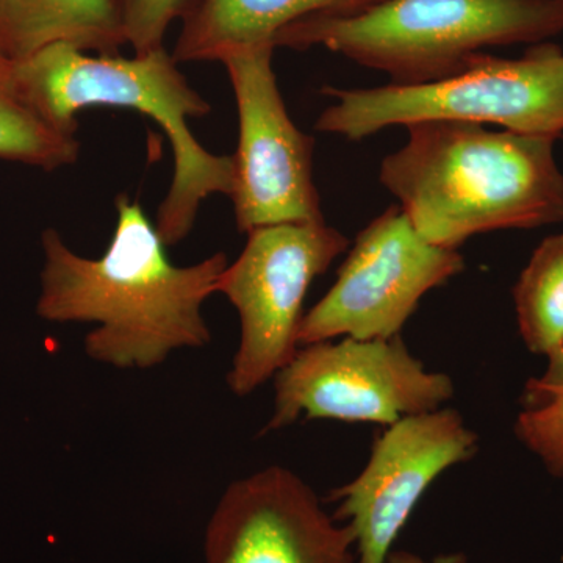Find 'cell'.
Instances as JSON below:
<instances>
[{"instance_id": "cell-1", "label": "cell", "mask_w": 563, "mask_h": 563, "mask_svg": "<svg viewBox=\"0 0 563 563\" xmlns=\"http://www.w3.org/2000/svg\"><path fill=\"white\" fill-rule=\"evenodd\" d=\"M118 222L102 257L70 251L55 229L41 236L44 268L36 313L52 322H95L84 350L118 369H150L174 351L211 340L202 307L217 292L228 255L176 266L140 201L117 198Z\"/></svg>"}, {"instance_id": "cell-2", "label": "cell", "mask_w": 563, "mask_h": 563, "mask_svg": "<svg viewBox=\"0 0 563 563\" xmlns=\"http://www.w3.org/2000/svg\"><path fill=\"white\" fill-rule=\"evenodd\" d=\"M407 131L379 179L429 243L457 250L479 233L563 221L555 139L455 121L417 122Z\"/></svg>"}, {"instance_id": "cell-3", "label": "cell", "mask_w": 563, "mask_h": 563, "mask_svg": "<svg viewBox=\"0 0 563 563\" xmlns=\"http://www.w3.org/2000/svg\"><path fill=\"white\" fill-rule=\"evenodd\" d=\"M165 46L135 55H90L55 44L27 60L13 63L25 98L62 131L77 133V114L87 107H124L157 122L172 143V187L157 211L155 228L166 246L187 239L202 202L211 195L231 196L232 155H214L192 135L188 121L211 111L188 84Z\"/></svg>"}, {"instance_id": "cell-4", "label": "cell", "mask_w": 563, "mask_h": 563, "mask_svg": "<svg viewBox=\"0 0 563 563\" xmlns=\"http://www.w3.org/2000/svg\"><path fill=\"white\" fill-rule=\"evenodd\" d=\"M563 33V0H380L350 14H313L274 36L418 85L457 73L495 46L547 43Z\"/></svg>"}, {"instance_id": "cell-5", "label": "cell", "mask_w": 563, "mask_h": 563, "mask_svg": "<svg viewBox=\"0 0 563 563\" xmlns=\"http://www.w3.org/2000/svg\"><path fill=\"white\" fill-rule=\"evenodd\" d=\"M318 118V132L357 141L393 125L455 121L503 125L506 131L551 136L563 133V49L533 44L518 58L476 55L457 73L418 85L339 90Z\"/></svg>"}, {"instance_id": "cell-6", "label": "cell", "mask_w": 563, "mask_h": 563, "mask_svg": "<svg viewBox=\"0 0 563 563\" xmlns=\"http://www.w3.org/2000/svg\"><path fill=\"white\" fill-rule=\"evenodd\" d=\"M350 247L342 232L320 222L265 225L217 284L235 307L242 339L228 373L229 388L247 396L274 379L299 350L303 299L312 282Z\"/></svg>"}, {"instance_id": "cell-7", "label": "cell", "mask_w": 563, "mask_h": 563, "mask_svg": "<svg viewBox=\"0 0 563 563\" xmlns=\"http://www.w3.org/2000/svg\"><path fill=\"white\" fill-rule=\"evenodd\" d=\"M274 410L263 433L306 420L391 426L432 412L454 396L448 374L426 369L401 336L342 339L299 347L274 376Z\"/></svg>"}, {"instance_id": "cell-8", "label": "cell", "mask_w": 563, "mask_h": 563, "mask_svg": "<svg viewBox=\"0 0 563 563\" xmlns=\"http://www.w3.org/2000/svg\"><path fill=\"white\" fill-rule=\"evenodd\" d=\"M463 269L461 252L429 243L401 207H388L358 233L331 290L303 314L299 346L395 339L422 296Z\"/></svg>"}, {"instance_id": "cell-9", "label": "cell", "mask_w": 563, "mask_h": 563, "mask_svg": "<svg viewBox=\"0 0 563 563\" xmlns=\"http://www.w3.org/2000/svg\"><path fill=\"white\" fill-rule=\"evenodd\" d=\"M274 51L273 44H263L221 60L239 110L231 199L236 229L243 233L324 221L313 181L314 140L288 114L273 69Z\"/></svg>"}, {"instance_id": "cell-10", "label": "cell", "mask_w": 563, "mask_h": 563, "mask_svg": "<svg viewBox=\"0 0 563 563\" xmlns=\"http://www.w3.org/2000/svg\"><path fill=\"white\" fill-rule=\"evenodd\" d=\"M476 432L454 409L412 415L387 426L365 470L335 488L333 520L350 521L358 563H385L393 543L433 481L477 453Z\"/></svg>"}, {"instance_id": "cell-11", "label": "cell", "mask_w": 563, "mask_h": 563, "mask_svg": "<svg viewBox=\"0 0 563 563\" xmlns=\"http://www.w3.org/2000/svg\"><path fill=\"white\" fill-rule=\"evenodd\" d=\"M355 540L301 477L273 465L225 488L203 553L206 563H358Z\"/></svg>"}, {"instance_id": "cell-12", "label": "cell", "mask_w": 563, "mask_h": 563, "mask_svg": "<svg viewBox=\"0 0 563 563\" xmlns=\"http://www.w3.org/2000/svg\"><path fill=\"white\" fill-rule=\"evenodd\" d=\"M380 0H196L172 52L177 63L220 62L232 52L273 44L313 14H350Z\"/></svg>"}, {"instance_id": "cell-13", "label": "cell", "mask_w": 563, "mask_h": 563, "mask_svg": "<svg viewBox=\"0 0 563 563\" xmlns=\"http://www.w3.org/2000/svg\"><path fill=\"white\" fill-rule=\"evenodd\" d=\"M55 44L120 55L128 40L117 0H0L2 60L24 62Z\"/></svg>"}, {"instance_id": "cell-14", "label": "cell", "mask_w": 563, "mask_h": 563, "mask_svg": "<svg viewBox=\"0 0 563 563\" xmlns=\"http://www.w3.org/2000/svg\"><path fill=\"white\" fill-rule=\"evenodd\" d=\"M79 154L77 135L47 121L22 92L13 63L0 58V161L55 172Z\"/></svg>"}, {"instance_id": "cell-15", "label": "cell", "mask_w": 563, "mask_h": 563, "mask_svg": "<svg viewBox=\"0 0 563 563\" xmlns=\"http://www.w3.org/2000/svg\"><path fill=\"white\" fill-rule=\"evenodd\" d=\"M521 339L532 354L550 357L563 347V233L533 251L514 287Z\"/></svg>"}, {"instance_id": "cell-16", "label": "cell", "mask_w": 563, "mask_h": 563, "mask_svg": "<svg viewBox=\"0 0 563 563\" xmlns=\"http://www.w3.org/2000/svg\"><path fill=\"white\" fill-rule=\"evenodd\" d=\"M521 406L525 410L515 421V437L551 476L563 477V388L523 393Z\"/></svg>"}, {"instance_id": "cell-17", "label": "cell", "mask_w": 563, "mask_h": 563, "mask_svg": "<svg viewBox=\"0 0 563 563\" xmlns=\"http://www.w3.org/2000/svg\"><path fill=\"white\" fill-rule=\"evenodd\" d=\"M196 0H117L125 40L135 55L165 46L174 21L184 20Z\"/></svg>"}, {"instance_id": "cell-18", "label": "cell", "mask_w": 563, "mask_h": 563, "mask_svg": "<svg viewBox=\"0 0 563 563\" xmlns=\"http://www.w3.org/2000/svg\"><path fill=\"white\" fill-rule=\"evenodd\" d=\"M563 388V347L548 357V366L542 376L531 377L523 393H539Z\"/></svg>"}, {"instance_id": "cell-19", "label": "cell", "mask_w": 563, "mask_h": 563, "mask_svg": "<svg viewBox=\"0 0 563 563\" xmlns=\"http://www.w3.org/2000/svg\"><path fill=\"white\" fill-rule=\"evenodd\" d=\"M385 563H466V558L463 554H446L426 562L420 555L407 553V551H391Z\"/></svg>"}]
</instances>
